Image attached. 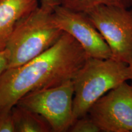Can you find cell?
<instances>
[{
    "mask_svg": "<svg viewBox=\"0 0 132 132\" xmlns=\"http://www.w3.org/2000/svg\"><path fill=\"white\" fill-rule=\"evenodd\" d=\"M16 132H50L52 127L39 114L15 105L12 108Z\"/></svg>",
    "mask_w": 132,
    "mask_h": 132,
    "instance_id": "9",
    "label": "cell"
},
{
    "mask_svg": "<svg viewBox=\"0 0 132 132\" xmlns=\"http://www.w3.org/2000/svg\"><path fill=\"white\" fill-rule=\"evenodd\" d=\"M87 115L102 132H132V86L125 81L103 95Z\"/></svg>",
    "mask_w": 132,
    "mask_h": 132,
    "instance_id": "6",
    "label": "cell"
},
{
    "mask_svg": "<svg viewBox=\"0 0 132 132\" xmlns=\"http://www.w3.org/2000/svg\"><path fill=\"white\" fill-rule=\"evenodd\" d=\"M0 132H16L12 108L0 110Z\"/></svg>",
    "mask_w": 132,
    "mask_h": 132,
    "instance_id": "12",
    "label": "cell"
},
{
    "mask_svg": "<svg viewBox=\"0 0 132 132\" xmlns=\"http://www.w3.org/2000/svg\"><path fill=\"white\" fill-rule=\"evenodd\" d=\"M87 58L78 41L64 32L43 53L3 72L0 77V110L11 109L29 92L57 86L72 80Z\"/></svg>",
    "mask_w": 132,
    "mask_h": 132,
    "instance_id": "1",
    "label": "cell"
},
{
    "mask_svg": "<svg viewBox=\"0 0 132 132\" xmlns=\"http://www.w3.org/2000/svg\"><path fill=\"white\" fill-rule=\"evenodd\" d=\"M130 80L128 64L111 57H88L72 80L75 121L85 116L95 102L113 89Z\"/></svg>",
    "mask_w": 132,
    "mask_h": 132,
    "instance_id": "3",
    "label": "cell"
},
{
    "mask_svg": "<svg viewBox=\"0 0 132 132\" xmlns=\"http://www.w3.org/2000/svg\"><path fill=\"white\" fill-rule=\"evenodd\" d=\"M60 5L77 12H86L98 5L130 8L132 6V0H60Z\"/></svg>",
    "mask_w": 132,
    "mask_h": 132,
    "instance_id": "10",
    "label": "cell"
},
{
    "mask_svg": "<svg viewBox=\"0 0 132 132\" xmlns=\"http://www.w3.org/2000/svg\"><path fill=\"white\" fill-rule=\"evenodd\" d=\"M69 131L101 132L96 123L87 114L76 120L71 126Z\"/></svg>",
    "mask_w": 132,
    "mask_h": 132,
    "instance_id": "11",
    "label": "cell"
},
{
    "mask_svg": "<svg viewBox=\"0 0 132 132\" xmlns=\"http://www.w3.org/2000/svg\"><path fill=\"white\" fill-rule=\"evenodd\" d=\"M128 73H129L130 80L132 81V56L129 63L128 64Z\"/></svg>",
    "mask_w": 132,
    "mask_h": 132,
    "instance_id": "15",
    "label": "cell"
},
{
    "mask_svg": "<svg viewBox=\"0 0 132 132\" xmlns=\"http://www.w3.org/2000/svg\"><path fill=\"white\" fill-rule=\"evenodd\" d=\"M131 86H132V83H131Z\"/></svg>",
    "mask_w": 132,
    "mask_h": 132,
    "instance_id": "16",
    "label": "cell"
},
{
    "mask_svg": "<svg viewBox=\"0 0 132 132\" xmlns=\"http://www.w3.org/2000/svg\"><path fill=\"white\" fill-rule=\"evenodd\" d=\"M85 13L110 47L111 58L129 63L132 56L131 10L119 6L98 5Z\"/></svg>",
    "mask_w": 132,
    "mask_h": 132,
    "instance_id": "5",
    "label": "cell"
},
{
    "mask_svg": "<svg viewBox=\"0 0 132 132\" xmlns=\"http://www.w3.org/2000/svg\"><path fill=\"white\" fill-rule=\"evenodd\" d=\"M52 14L57 26L78 41L88 57H111L110 47L86 13L77 12L59 5Z\"/></svg>",
    "mask_w": 132,
    "mask_h": 132,
    "instance_id": "7",
    "label": "cell"
},
{
    "mask_svg": "<svg viewBox=\"0 0 132 132\" xmlns=\"http://www.w3.org/2000/svg\"><path fill=\"white\" fill-rule=\"evenodd\" d=\"M8 53L6 50L0 52V77L3 72L7 69L8 66Z\"/></svg>",
    "mask_w": 132,
    "mask_h": 132,
    "instance_id": "14",
    "label": "cell"
},
{
    "mask_svg": "<svg viewBox=\"0 0 132 132\" xmlns=\"http://www.w3.org/2000/svg\"><path fill=\"white\" fill-rule=\"evenodd\" d=\"M40 7L48 12H53L54 8L60 5V0H39Z\"/></svg>",
    "mask_w": 132,
    "mask_h": 132,
    "instance_id": "13",
    "label": "cell"
},
{
    "mask_svg": "<svg viewBox=\"0 0 132 132\" xmlns=\"http://www.w3.org/2000/svg\"><path fill=\"white\" fill-rule=\"evenodd\" d=\"M39 0H0V52L4 50L16 23L39 6Z\"/></svg>",
    "mask_w": 132,
    "mask_h": 132,
    "instance_id": "8",
    "label": "cell"
},
{
    "mask_svg": "<svg viewBox=\"0 0 132 132\" xmlns=\"http://www.w3.org/2000/svg\"><path fill=\"white\" fill-rule=\"evenodd\" d=\"M73 95V83L70 80L57 86L29 92L16 104L42 116L52 131L65 132L75 122Z\"/></svg>",
    "mask_w": 132,
    "mask_h": 132,
    "instance_id": "4",
    "label": "cell"
},
{
    "mask_svg": "<svg viewBox=\"0 0 132 132\" xmlns=\"http://www.w3.org/2000/svg\"><path fill=\"white\" fill-rule=\"evenodd\" d=\"M53 12L40 6L16 23L7 41V69L26 63L50 48L64 33L54 22Z\"/></svg>",
    "mask_w": 132,
    "mask_h": 132,
    "instance_id": "2",
    "label": "cell"
}]
</instances>
